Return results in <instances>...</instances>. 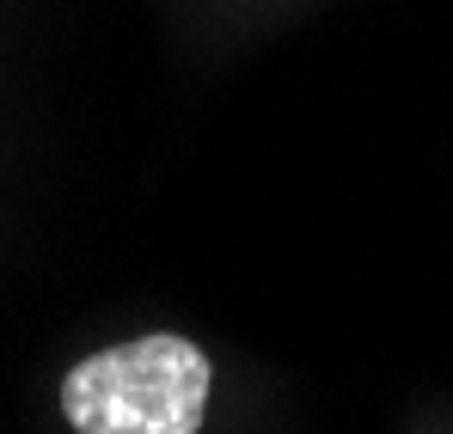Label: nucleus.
I'll list each match as a JSON object with an SVG mask.
<instances>
[{"label": "nucleus", "instance_id": "obj_1", "mask_svg": "<svg viewBox=\"0 0 453 434\" xmlns=\"http://www.w3.org/2000/svg\"><path fill=\"white\" fill-rule=\"evenodd\" d=\"M215 362L178 337L148 331L68 367L62 416L74 434H203Z\"/></svg>", "mask_w": 453, "mask_h": 434}]
</instances>
